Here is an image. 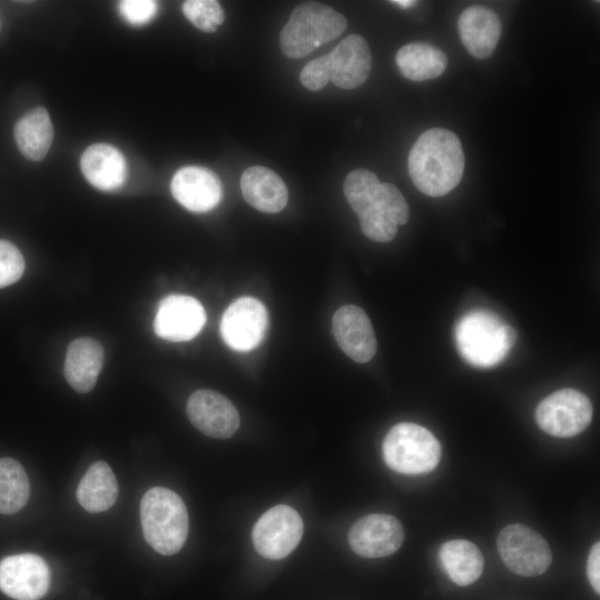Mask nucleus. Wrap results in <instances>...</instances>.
I'll use <instances>...</instances> for the list:
<instances>
[{"label": "nucleus", "mask_w": 600, "mask_h": 600, "mask_svg": "<svg viewBox=\"0 0 600 600\" xmlns=\"http://www.w3.org/2000/svg\"><path fill=\"white\" fill-rule=\"evenodd\" d=\"M497 548L506 567L518 576H540L552 562V552L546 539L539 532L520 523L501 529L497 538Z\"/></svg>", "instance_id": "6"}, {"label": "nucleus", "mask_w": 600, "mask_h": 600, "mask_svg": "<svg viewBox=\"0 0 600 600\" xmlns=\"http://www.w3.org/2000/svg\"><path fill=\"white\" fill-rule=\"evenodd\" d=\"M382 204L387 216L394 224L402 226L407 223L409 220V207L394 184L382 182Z\"/></svg>", "instance_id": "31"}, {"label": "nucleus", "mask_w": 600, "mask_h": 600, "mask_svg": "<svg viewBox=\"0 0 600 600\" xmlns=\"http://www.w3.org/2000/svg\"><path fill=\"white\" fill-rule=\"evenodd\" d=\"M184 17L199 30L214 32L224 21V12L214 0H187L182 3Z\"/></svg>", "instance_id": "27"}, {"label": "nucleus", "mask_w": 600, "mask_h": 600, "mask_svg": "<svg viewBox=\"0 0 600 600\" xmlns=\"http://www.w3.org/2000/svg\"><path fill=\"white\" fill-rule=\"evenodd\" d=\"M30 496V482L23 467L12 458L0 459V513L21 510Z\"/></svg>", "instance_id": "25"}, {"label": "nucleus", "mask_w": 600, "mask_h": 600, "mask_svg": "<svg viewBox=\"0 0 600 600\" xmlns=\"http://www.w3.org/2000/svg\"><path fill=\"white\" fill-rule=\"evenodd\" d=\"M80 163L84 178L99 190L113 191L126 181V159L113 146L96 143L88 147Z\"/></svg>", "instance_id": "19"}, {"label": "nucleus", "mask_w": 600, "mask_h": 600, "mask_svg": "<svg viewBox=\"0 0 600 600\" xmlns=\"http://www.w3.org/2000/svg\"><path fill=\"white\" fill-rule=\"evenodd\" d=\"M102 366L103 349L97 340L79 338L69 344L63 372L77 392L86 393L93 389Z\"/></svg>", "instance_id": "20"}, {"label": "nucleus", "mask_w": 600, "mask_h": 600, "mask_svg": "<svg viewBox=\"0 0 600 600\" xmlns=\"http://www.w3.org/2000/svg\"><path fill=\"white\" fill-rule=\"evenodd\" d=\"M244 200L264 213H276L288 202V189L278 173L262 166L244 170L240 179Z\"/></svg>", "instance_id": "18"}, {"label": "nucleus", "mask_w": 600, "mask_h": 600, "mask_svg": "<svg viewBox=\"0 0 600 600\" xmlns=\"http://www.w3.org/2000/svg\"><path fill=\"white\" fill-rule=\"evenodd\" d=\"M330 80L346 90L358 88L368 79L372 58L367 41L359 34H349L328 53Z\"/></svg>", "instance_id": "16"}, {"label": "nucleus", "mask_w": 600, "mask_h": 600, "mask_svg": "<svg viewBox=\"0 0 600 600\" xmlns=\"http://www.w3.org/2000/svg\"><path fill=\"white\" fill-rule=\"evenodd\" d=\"M381 191L382 182L367 169L351 171L343 182L347 201L358 216L372 209L384 211Z\"/></svg>", "instance_id": "26"}, {"label": "nucleus", "mask_w": 600, "mask_h": 600, "mask_svg": "<svg viewBox=\"0 0 600 600\" xmlns=\"http://www.w3.org/2000/svg\"><path fill=\"white\" fill-rule=\"evenodd\" d=\"M439 559L450 580L460 587L473 583L483 570L484 560L480 549L468 540L444 542L440 547Z\"/></svg>", "instance_id": "23"}, {"label": "nucleus", "mask_w": 600, "mask_h": 600, "mask_svg": "<svg viewBox=\"0 0 600 600\" xmlns=\"http://www.w3.org/2000/svg\"><path fill=\"white\" fill-rule=\"evenodd\" d=\"M396 62L407 79L419 82L442 74L448 58L444 52L429 43L410 42L397 51Z\"/></svg>", "instance_id": "24"}, {"label": "nucleus", "mask_w": 600, "mask_h": 600, "mask_svg": "<svg viewBox=\"0 0 600 600\" xmlns=\"http://www.w3.org/2000/svg\"><path fill=\"white\" fill-rule=\"evenodd\" d=\"M49 566L38 554L19 553L0 561V590L16 600H39L50 588Z\"/></svg>", "instance_id": "10"}, {"label": "nucleus", "mask_w": 600, "mask_h": 600, "mask_svg": "<svg viewBox=\"0 0 600 600\" xmlns=\"http://www.w3.org/2000/svg\"><path fill=\"white\" fill-rule=\"evenodd\" d=\"M456 339L466 360L474 366L489 367L507 356L516 340V332L497 316L476 311L460 320Z\"/></svg>", "instance_id": "4"}, {"label": "nucleus", "mask_w": 600, "mask_h": 600, "mask_svg": "<svg viewBox=\"0 0 600 600\" xmlns=\"http://www.w3.org/2000/svg\"><path fill=\"white\" fill-rule=\"evenodd\" d=\"M464 154L456 133L431 128L420 134L408 156V171L416 188L429 196L441 197L462 179Z\"/></svg>", "instance_id": "1"}, {"label": "nucleus", "mask_w": 600, "mask_h": 600, "mask_svg": "<svg viewBox=\"0 0 600 600\" xmlns=\"http://www.w3.org/2000/svg\"><path fill=\"white\" fill-rule=\"evenodd\" d=\"M187 414L199 431L216 439L232 437L240 424L234 404L221 393L208 389L197 390L190 396Z\"/></svg>", "instance_id": "12"}, {"label": "nucleus", "mask_w": 600, "mask_h": 600, "mask_svg": "<svg viewBox=\"0 0 600 600\" xmlns=\"http://www.w3.org/2000/svg\"><path fill=\"white\" fill-rule=\"evenodd\" d=\"M593 408L589 398L574 389H560L540 401L536 421L546 433L557 438H570L581 433L590 424Z\"/></svg>", "instance_id": "7"}, {"label": "nucleus", "mask_w": 600, "mask_h": 600, "mask_svg": "<svg viewBox=\"0 0 600 600\" xmlns=\"http://www.w3.org/2000/svg\"><path fill=\"white\" fill-rule=\"evenodd\" d=\"M330 81V60L328 53L309 61L300 72V82L310 91L324 88Z\"/></svg>", "instance_id": "30"}, {"label": "nucleus", "mask_w": 600, "mask_h": 600, "mask_svg": "<svg viewBox=\"0 0 600 600\" xmlns=\"http://www.w3.org/2000/svg\"><path fill=\"white\" fill-rule=\"evenodd\" d=\"M118 7L124 20L131 24L141 26L154 17L158 3L152 0H122Z\"/></svg>", "instance_id": "32"}, {"label": "nucleus", "mask_w": 600, "mask_h": 600, "mask_svg": "<svg viewBox=\"0 0 600 600\" xmlns=\"http://www.w3.org/2000/svg\"><path fill=\"white\" fill-rule=\"evenodd\" d=\"M146 541L160 554L172 556L184 544L189 517L182 499L163 487L149 489L140 502Z\"/></svg>", "instance_id": "2"}, {"label": "nucleus", "mask_w": 600, "mask_h": 600, "mask_svg": "<svg viewBox=\"0 0 600 600\" xmlns=\"http://www.w3.org/2000/svg\"><path fill=\"white\" fill-rule=\"evenodd\" d=\"M24 271V259L11 242L0 239V288L17 282Z\"/></svg>", "instance_id": "29"}, {"label": "nucleus", "mask_w": 600, "mask_h": 600, "mask_svg": "<svg viewBox=\"0 0 600 600\" xmlns=\"http://www.w3.org/2000/svg\"><path fill=\"white\" fill-rule=\"evenodd\" d=\"M332 332L341 350L356 362L370 361L377 351V339L367 313L359 307L339 308L332 319Z\"/></svg>", "instance_id": "14"}, {"label": "nucleus", "mask_w": 600, "mask_h": 600, "mask_svg": "<svg viewBox=\"0 0 600 600\" xmlns=\"http://www.w3.org/2000/svg\"><path fill=\"white\" fill-rule=\"evenodd\" d=\"M119 486L110 466L104 461L93 462L82 477L77 489V499L88 512L97 513L111 508L118 499Z\"/></svg>", "instance_id": "21"}, {"label": "nucleus", "mask_w": 600, "mask_h": 600, "mask_svg": "<svg viewBox=\"0 0 600 600\" xmlns=\"http://www.w3.org/2000/svg\"><path fill=\"white\" fill-rule=\"evenodd\" d=\"M207 320L202 304L184 294H170L163 298L157 309L153 328L158 337L182 342L194 338Z\"/></svg>", "instance_id": "13"}, {"label": "nucleus", "mask_w": 600, "mask_h": 600, "mask_svg": "<svg viewBox=\"0 0 600 600\" xmlns=\"http://www.w3.org/2000/svg\"><path fill=\"white\" fill-rule=\"evenodd\" d=\"M302 532L303 522L298 511L278 504L267 510L254 523L252 542L259 554L278 560L299 544Z\"/></svg>", "instance_id": "8"}, {"label": "nucleus", "mask_w": 600, "mask_h": 600, "mask_svg": "<svg viewBox=\"0 0 600 600\" xmlns=\"http://www.w3.org/2000/svg\"><path fill=\"white\" fill-rule=\"evenodd\" d=\"M458 30L468 52L477 59H486L499 42L501 21L493 10L484 6H470L461 12Z\"/></svg>", "instance_id": "17"}, {"label": "nucleus", "mask_w": 600, "mask_h": 600, "mask_svg": "<svg viewBox=\"0 0 600 600\" xmlns=\"http://www.w3.org/2000/svg\"><path fill=\"white\" fill-rule=\"evenodd\" d=\"M358 217L361 230L367 238L377 242H389L394 239L398 226L383 210H369Z\"/></svg>", "instance_id": "28"}, {"label": "nucleus", "mask_w": 600, "mask_h": 600, "mask_svg": "<svg viewBox=\"0 0 600 600\" xmlns=\"http://www.w3.org/2000/svg\"><path fill=\"white\" fill-rule=\"evenodd\" d=\"M267 328V309L252 297L234 300L220 321L222 340L229 348L240 352L257 348L264 339Z\"/></svg>", "instance_id": "9"}, {"label": "nucleus", "mask_w": 600, "mask_h": 600, "mask_svg": "<svg viewBox=\"0 0 600 600\" xmlns=\"http://www.w3.org/2000/svg\"><path fill=\"white\" fill-rule=\"evenodd\" d=\"M391 3H394L399 7H402V8H409V7H412L417 3V1H411V0H393L391 1Z\"/></svg>", "instance_id": "34"}, {"label": "nucleus", "mask_w": 600, "mask_h": 600, "mask_svg": "<svg viewBox=\"0 0 600 600\" xmlns=\"http://www.w3.org/2000/svg\"><path fill=\"white\" fill-rule=\"evenodd\" d=\"M173 198L192 212H207L221 200L218 177L207 168L188 166L179 169L171 181Z\"/></svg>", "instance_id": "15"}, {"label": "nucleus", "mask_w": 600, "mask_h": 600, "mask_svg": "<svg viewBox=\"0 0 600 600\" xmlns=\"http://www.w3.org/2000/svg\"><path fill=\"white\" fill-rule=\"evenodd\" d=\"M14 141L20 152L29 160L40 161L50 150L53 126L46 108L28 111L14 126Z\"/></svg>", "instance_id": "22"}, {"label": "nucleus", "mask_w": 600, "mask_h": 600, "mask_svg": "<svg viewBox=\"0 0 600 600\" xmlns=\"http://www.w3.org/2000/svg\"><path fill=\"white\" fill-rule=\"evenodd\" d=\"M347 19L319 2L298 4L280 32V49L289 58H303L321 44L338 38Z\"/></svg>", "instance_id": "3"}, {"label": "nucleus", "mask_w": 600, "mask_h": 600, "mask_svg": "<svg viewBox=\"0 0 600 600\" xmlns=\"http://www.w3.org/2000/svg\"><path fill=\"white\" fill-rule=\"evenodd\" d=\"M386 463L404 474H421L432 471L441 458V444L424 427L401 422L393 426L382 443Z\"/></svg>", "instance_id": "5"}, {"label": "nucleus", "mask_w": 600, "mask_h": 600, "mask_svg": "<svg viewBox=\"0 0 600 600\" xmlns=\"http://www.w3.org/2000/svg\"><path fill=\"white\" fill-rule=\"evenodd\" d=\"M587 577L593 591L600 593V543L594 542L587 560Z\"/></svg>", "instance_id": "33"}, {"label": "nucleus", "mask_w": 600, "mask_h": 600, "mask_svg": "<svg viewBox=\"0 0 600 600\" xmlns=\"http://www.w3.org/2000/svg\"><path fill=\"white\" fill-rule=\"evenodd\" d=\"M404 530L400 521L386 513H372L353 523L348 541L363 558H382L394 553L402 544Z\"/></svg>", "instance_id": "11"}]
</instances>
